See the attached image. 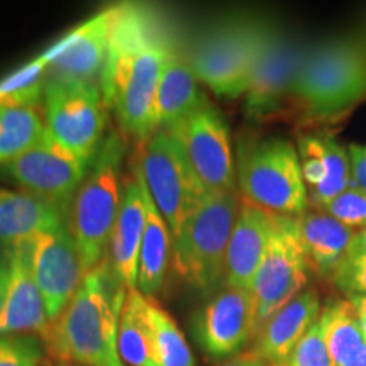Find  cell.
Here are the masks:
<instances>
[{
    "instance_id": "1",
    "label": "cell",
    "mask_w": 366,
    "mask_h": 366,
    "mask_svg": "<svg viewBox=\"0 0 366 366\" xmlns=\"http://www.w3.org/2000/svg\"><path fill=\"white\" fill-rule=\"evenodd\" d=\"M177 48L170 27L154 9L116 6L100 90L127 136L144 141L157 131L153 116L158 86Z\"/></svg>"
},
{
    "instance_id": "2",
    "label": "cell",
    "mask_w": 366,
    "mask_h": 366,
    "mask_svg": "<svg viewBox=\"0 0 366 366\" xmlns=\"http://www.w3.org/2000/svg\"><path fill=\"white\" fill-rule=\"evenodd\" d=\"M126 288L107 263L85 274L70 304L49 324L44 346L61 363L111 366L121 360L117 326Z\"/></svg>"
},
{
    "instance_id": "3",
    "label": "cell",
    "mask_w": 366,
    "mask_h": 366,
    "mask_svg": "<svg viewBox=\"0 0 366 366\" xmlns=\"http://www.w3.org/2000/svg\"><path fill=\"white\" fill-rule=\"evenodd\" d=\"M241 202L237 190L207 194L172 236L177 273L205 294L226 287L227 246Z\"/></svg>"
},
{
    "instance_id": "4",
    "label": "cell",
    "mask_w": 366,
    "mask_h": 366,
    "mask_svg": "<svg viewBox=\"0 0 366 366\" xmlns=\"http://www.w3.org/2000/svg\"><path fill=\"white\" fill-rule=\"evenodd\" d=\"M309 117L347 111L366 97V48L355 36L310 44L292 90Z\"/></svg>"
},
{
    "instance_id": "5",
    "label": "cell",
    "mask_w": 366,
    "mask_h": 366,
    "mask_svg": "<svg viewBox=\"0 0 366 366\" xmlns=\"http://www.w3.org/2000/svg\"><path fill=\"white\" fill-rule=\"evenodd\" d=\"M269 21L229 16L209 26L190 44L187 58L199 81L217 95L242 97L258 61Z\"/></svg>"
},
{
    "instance_id": "6",
    "label": "cell",
    "mask_w": 366,
    "mask_h": 366,
    "mask_svg": "<svg viewBox=\"0 0 366 366\" xmlns=\"http://www.w3.org/2000/svg\"><path fill=\"white\" fill-rule=\"evenodd\" d=\"M236 182L242 200L274 216L300 217L309 210L297 146L285 137H263L239 146Z\"/></svg>"
},
{
    "instance_id": "7",
    "label": "cell",
    "mask_w": 366,
    "mask_h": 366,
    "mask_svg": "<svg viewBox=\"0 0 366 366\" xmlns=\"http://www.w3.org/2000/svg\"><path fill=\"white\" fill-rule=\"evenodd\" d=\"M124 143L111 132L100 144L90 172L71 205V231L86 273L102 264L122 200L121 164Z\"/></svg>"
},
{
    "instance_id": "8",
    "label": "cell",
    "mask_w": 366,
    "mask_h": 366,
    "mask_svg": "<svg viewBox=\"0 0 366 366\" xmlns=\"http://www.w3.org/2000/svg\"><path fill=\"white\" fill-rule=\"evenodd\" d=\"M137 168L172 236L209 194L192 170L180 143L170 131L157 129L141 141Z\"/></svg>"
},
{
    "instance_id": "9",
    "label": "cell",
    "mask_w": 366,
    "mask_h": 366,
    "mask_svg": "<svg viewBox=\"0 0 366 366\" xmlns=\"http://www.w3.org/2000/svg\"><path fill=\"white\" fill-rule=\"evenodd\" d=\"M105 99L97 81L48 79L43 95L46 129L58 143L94 162L104 143Z\"/></svg>"
},
{
    "instance_id": "10",
    "label": "cell",
    "mask_w": 366,
    "mask_h": 366,
    "mask_svg": "<svg viewBox=\"0 0 366 366\" xmlns=\"http://www.w3.org/2000/svg\"><path fill=\"white\" fill-rule=\"evenodd\" d=\"M309 272L297 217L273 214L272 237L251 285L256 307V336L278 310L305 290Z\"/></svg>"
},
{
    "instance_id": "11",
    "label": "cell",
    "mask_w": 366,
    "mask_h": 366,
    "mask_svg": "<svg viewBox=\"0 0 366 366\" xmlns=\"http://www.w3.org/2000/svg\"><path fill=\"white\" fill-rule=\"evenodd\" d=\"M92 163L58 143L46 129L38 143L6 164L4 172L22 192L56 205L68 214Z\"/></svg>"
},
{
    "instance_id": "12",
    "label": "cell",
    "mask_w": 366,
    "mask_h": 366,
    "mask_svg": "<svg viewBox=\"0 0 366 366\" xmlns=\"http://www.w3.org/2000/svg\"><path fill=\"white\" fill-rule=\"evenodd\" d=\"M180 143L192 170L209 194L236 189V164L222 114L209 100L170 131Z\"/></svg>"
},
{
    "instance_id": "13",
    "label": "cell",
    "mask_w": 366,
    "mask_h": 366,
    "mask_svg": "<svg viewBox=\"0 0 366 366\" xmlns=\"http://www.w3.org/2000/svg\"><path fill=\"white\" fill-rule=\"evenodd\" d=\"M309 46L269 21L262 51L256 61L248 90L244 94V111L251 119H263L282 109L292 97Z\"/></svg>"
},
{
    "instance_id": "14",
    "label": "cell",
    "mask_w": 366,
    "mask_h": 366,
    "mask_svg": "<svg viewBox=\"0 0 366 366\" xmlns=\"http://www.w3.org/2000/svg\"><path fill=\"white\" fill-rule=\"evenodd\" d=\"M200 350L214 360L239 355L256 336V307L251 290L224 287L205 302L192 320Z\"/></svg>"
},
{
    "instance_id": "15",
    "label": "cell",
    "mask_w": 366,
    "mask_h": 366,
    "mask_svg": "<svg viewBox=\"0 0 366 366\" xmlns=\"http://www.w3.org/2000/svg\"><path fill=\"white\" fill-rule=\"evenodd\" d=\"M33 273L51 324L70 304L86 274L70 224L44 232L33 241Z\"/></svg>"
},
{
    "instance_id": "16",
    "label": "cell",
    "mask_w": 366,
    "mask_h": 366,
    "mask_svg": "<svg viewBox=\"0 0 366 366\" xmlns=\"http://www.w3.org/2000/svg\"><path fill=\"white\" fill-rule=\"evenodd\" d=\"M116 6L95 14L53 44L48 79L97 81L109 53Z\"/></svg>"
},
{
    "instance_id": "17",
    "label": "cell",
    "mask_w": 366,
    "mask_h": 366,
    "mask_svg": "<svg viewBox=\"0 0 366 366\" xmlns=\"http://www.w3.org/2000/svg\"><path fill=\"white\" fill-rule=\"evenodd\" d=\"M146 190L143 175L137 164L134 175L124 177L122 182V200L111 241L107 249V264L114 278L126 290L137 288V269H139V251L146 227Z\"/></svg>"
},
{
    "instance_id": "18",
    "label": "cell",
    "mask_w": 366,
    "mask_h": 366,
    "mask_svg": "<svg viewBox=\"0 0 366 366\" xmlns=\"http://www.w3.org/2000/svg\"><path fill=\"white\" fill-rule=\"evenodd\" d=\"M11 258V278L0 312V336L39 334L44 340L49 320L33 273V241L6 251Z\"/></svg>"
},
{
    "instance_id": "19",
    "label": "cell",
    "mask_w": 366,
    "mask_h": 366,
    "mask_svg": "<svg viewBox=\"0 0 366 366\" xmlns=\"http://www.w3.org/2000/svg\"><path fill=\"white\" fill-rule=\"evenodd\" d=\"M302 177L309 194V205L314 209L355 185L351 157L331 134H305L297 144Z\"/></svg>"
},
{
    "instance_id": "20",
    "label": "cell",
    "mask_w": 366,
    "mask_h": 366,
    "mask_svg": "<svg viewBox=\"0 0 366 366\" xmlns=\"http://www.w3.org/2000/svg\"><path fill=\"white\" fill-rule=\"evenodd\" d=\"M273 231V214L242 200L226 256V287L251 290Z\"/></svg>"
},
{
    "instance_id": "21",
    "label": "cell",
    "mask_w": 366,
    "mask_h": 366,
    "mask_svg": "<svg viewBox=\"0 0 366 366\" xmlns=\"http://www.w3.org/2000/svg\"><path fill=\"white\" fill-rule=\"evenodd\" d=\"M320 310L322 305L317 292L305 288L264 324L253 351L268 366H287L302 337L319 320Z\"/></svg>"
},
{
    "instance_id": "22",
    "label": "cell",
    "mask_w": 366,
    "mask_h": 366,
    "mask_svg": "<svg viewBox=\"0 0 366 366\" xmlns=\"http://www.w3.org/2000/svg\"><path fill=\"white\" fill-rule=\"evenodd\" d=\"M63 224H68L66 214L56 205L0 187V253L34 241Z\"/></svg>"
},
{
    "instance_id": "23",
    "label": "cell",
    "mask_w": 366,
    "mask_h": 366,
    "mask_svg": "<svg viewBox=\"0 0 366 366\" xmlns=\"http://www.w3.org/2000/svg\"><path fill=\"white\" fill-rule=\"evenodd\" d=\"M205 100L207 97L199 89V79L192 70L187 53L178 46L159 81L154 102V127L172 131Z\"/></svg>"
},
{
    "instance_id": "24",
    "label": "cell",
    "mask_w": 366,
    "mask_h": 366,
    "mask_svg": "<svg viewBox=\"0 0 366 366\" xmlns=\"http://www.w3.org/2000/svg\"><path fill=\"white\" fill-rule=\"evenodd\" d=\"M297 226L310 269L320 277L331 278L346 259L356 231L322 210H307L304 216L297 217Z\"/></svg>"
},
{
    "instance_id": "25",
    "label": "cell",
    "mask_w": 366,
    "mask_h": 366,
    "mask_svg": "<svg viewBox=\"0 0 366 366\" xmlns=\"http://www.w3.org/2000/svg\"><path fill=\"white\" fill-rule=\"evenodd\" d=\"M148 190V189H146ZM146 227L139 251L137 290L151 297L163 287L172 258V231L149 194L146 195Z\"/></svg>"
},
{
    "instance_id": "26",
    "label": "cell",
    "mask_w": 366,
    "mask_h": 366,
    "mask_svg": "<svg viewBox=\"0 0 366 366\" xmlns=\"http://www.w3.org/2000/svg\"><path fill=\"white\" fill-rule=\"evenodd\" d=\"M317 322L334 366H346L366 350V334L347 299L329 300Z\"/></svg>"
},
{
    "instance_id": "27",
    "label": "cell",
    "mask_w": 366,
    "mask_h": 366,
    "mask_svg": "<svg viewBox=\"0 0 366 366\" xmlns=\"http://www.w3.org/2000/svg\"><path fill=\"white\" fill-rule=\"evenodd\" d=\"M117 351L126 366H157L153 337L146 312V295L127 290L117 326Z\"/></svg>"
},
{
    "instance_id": "28",
    "label": "cell",
    "mask_w": 366,
    "mask_h": 366,
    "mask_svg": "<svg viewBox=\"0 0 366 366\" xmlns=\"http://www.w3.org/2000/svg\"><path fill=\"white\" fill-rule=\"evenodd\" d=\"M46 132L39 107H0V167L33 148Z\"/></svg>"
},
{
    "instance_id": "29",
    "label": "cell",
    "mask_w": 366,
    "mask_h": 366,
    "mask_svg": "<svg viewBox=\"0 0 366 366\" xmlns=\"http://www.w3.org/2000/svg\"><path fill=\"white\" fill-rule=\"evenodd\" d=\"M53 56L54 48L49 46L38 58L0 79V107H39Z\"/></svg>"
},
{
    "instance_id": "30",
    "label": "cell",
    "mask_w": 366,
    "mask_h": 366,
    "mask_svg": "<svg viewBox=\"0 0 366 366\" xmlns=\"http://www.w3.org/2000/svg\"><path fill=\"white\" fill-rule=\"evenodd\" d=\"M146 312H148L157 366H195V356L175 319L148 295H146Z\"/></svg>"
},
{
    "instance_id": "31",
    "label": "cell",
    "mask_w": 366,
    "mask_h": 366,
    "mask_svg": "<svg viewBox=\"0 0 366 366\" xmlns=\"http://www.w3.org/2000/svg\"><path fill=\"white\" fill-rule=\"evenodd\" d=\"M315 210H322L346 227L360 232L366 229V190L353 185Z\"/></svg>"
},
{
    "instance_id": "32",
    "label": "cell",
    "mask_w": 366,
    "mask_h": 366,
    "mask_svg": "<svg viewBox=\"0 0 366 366\" xmlns=\"http://www.w3.org/2000/svg\"><path fill=\"white\" fill-rule=\"evenodd\" d=\"M43 342L34 336H0V366H41Z\"/></svg>"
},
{
    "instance_id": "33",
    "label": "cell",
    "mask_w": 366,
    "mask_h": 366,
    "mask_svg": "<svg viewBox=\"0 0 366 366\" xmlns=\"http://www.w3.org/2000/svg\"><path fill=\"white\" fill-rule=\"evenodd\" d=\"M287 366H334L319 322H315L310 331L302 337L294 353L288 358Z\"/></svg>"
},
{
    "instance_id": "34",
    "label": "cell",
    "mask_w": 366,
    "mask_h": 366,
    "mask_svg": "<svg viewBox=\"0 0 366 366\" xmlns=\"http://www.w3.org/2000/svg\"><path fill=\"white\" fill-rule=\"evenodd\" d=\"M334 285L350 297H366V254L350 256L331 277Z\"/></svg>"
},
{
    "instance_id": "35",
    "label": "cell",
    "mask_w": 366,
    "mask_h": 366,
    "mask_svg": "<svg viewBox=\"0 0 366 366\" xmlns=\"http://www.w3.org/2000/svg\"><path fill=\"white\" fill-rule=\"evenodd\" d=\"M351 157V170H353V182L356 187L366 190V144L347 146Z\"/></svg>"
},
{
    "instance_id": "36",
    "label": "cell",
    "mask_w": 366,
    "mask_h": 366,
    "mask_svg": "<svg viewBox=\"0 0 366 366\" xmlns=\"http://www.w3.org/2000/svg\"><path fill=\"white\" fill-rule=\"evenodd\" d=\"M219 366H268L264 361L254 353L253 350L246 351V353H239L232 358L222 361Z\"/></svg>"
},
{
    "instance_id": "37",
    "label": "cell",
    "mask_w": 366,
    "mask_h": 366,
    "mask_svg": "<svg viewBox=\"0 0 366 366\" xmlns=\"http://www.w3.org/2000/svg\"><path fill=\"white\" fill-rule=\"evenodd\" d=\"M9 278H11V258L9 253H0V312L6 302Z\"/></svg>"
},
{
    "instance_id": "38",
    "label": "cell",
    "mask_w": 366,
    "mask_h": 366,
    "mask_svg": "<svg viewBox=\"0 0 366 366\" xmlns=\"http://www.w3.org/2000/svg\"><path fill=\"white\" fill-rule=\"evenodd\" d=\"M363 254H366V229L356 232V236H355L353 242H351L346 258H350V256H363Z\"/></svg>"
},
{
    "instance_id": "39",
    "label": "cell",
    "mask_w": 366,
    "mask_h": 366,
    "mask_svg": "<svg viewBox=\"0 0 366 366\" xmlns=\"http://www.w3.org/2000/svg\"><path fill=\"white\" fill-rule=\"evenodd\" d=\"M347 300H350L351 305H353L356 317L360 320V326L366 334V297H350Z\"/></svg>"
},
{
    "instance_id": "40",
    "label": "cell",
    "mask_w": 366,
    "mask_h": 366,
    "mask_svg": "<svg viewBox=\"0 0 366 366\" xmlns=\"http://www.w3.org/2000/svg\"><path fill=\"white\" fill-rule=\"evenodd\" d=\"M355 38L358 39L360 43H363V46L366 48V16H365V19L361 21L360 29H358V34H355Z\"/></svg>"
},
{
    "instance_id": "41",
    "label": "cell",
    "mask_w": 366,
    "mask_h": 366,
    "mask_svg": "<svg viewBox=\"0 0 366 366\" xmlns=\"http://www.w3.org/2000/svg\"><path fill=\"white\" fill-rule=\"evenodd\" d=\"M346 366H366V350L360 356H356V358L351 361V363H347Z\"/></svg>"
},
{
    "instance_id": "42",
    "label": "cell",
    "mask_w": 366,
    "mask_h": 366,
    "mask_svg": "<svg viewBox=\"0 0 366 366\" xmlns=\"http://www.w3.org/2000/svg\"><path fill=\"white\" fill-rule=\"evenodd\" d=\"M111 366H126V365H124V363H122V360H117V361H116V363H112Z\"/></svg>"
},
{
    "instance_id": "43",
    "label": "cell",
    "mask_w": 366,
    "mask_h": 366,
    "mask_svg": "<svg viewBox=\"0 0 366 366\" xmlns=\"http://www.w3.org/2000/svg\"><path fill=\"white\" fill-rule=\"evenodd\" d=\"M63 366H68V365H63Z\"/></svg>"
}]
</instances>
